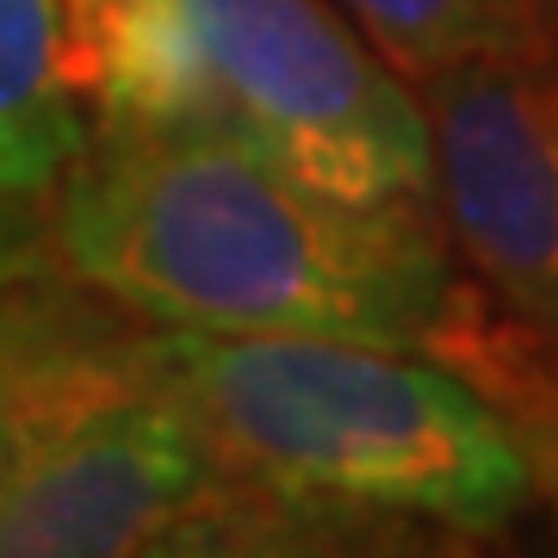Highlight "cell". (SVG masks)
<instances>
[{"label":"cell","mask_w":558,"mask_h":558,"mask_svg":"<svg viewBox=\"0 0 558 558\" xmlns=\"http://www.w3.org/2000/svg\"><path fill=\"white\" fill-rule=\"evenodd\" d=\"M57 267L149 329L435 348L459 304L428 199H341L223 137L112 131L50 193Z\"/></svg>","instance_id":"obj_1"},{"label":"cell","mask_w":558,"mask_h":558,"mask_svg":"<svg viewBox=\"0 0 558 558\" xmlns=\"http://www.w3.org/2000/svg\"><path fill=\"white\" fill-rule=\"evenodd\" d=\"M149 366L230 478L279 497L416 515L472 539L509 534L539 497L515 416L422 348L149 329Z\"/></svg>","instance_id":"obj_2"},{"label":"cell","mask_w":558,"mask_h":558,"mask_svg":"<svg viewBox=\"0 0 558 558\" xmlns=\"http://www.w3.org/2000/svg\"><path fill=\"white\" fill-rule=\"evenodd\" d=\"M112 131L223 137L341 199H435L422 87L336 0H87Z\"/></svg>","instance_id":"obj_3"},{"label":"cell","mask_w":558,"mask_h":558,"mask_svg":"<svg viewBox=\"0 0 558 558\" xmlns=\"http://www.w3.org/2000/svg\"><path fill=\"white\" fill-rule=\"evenodd\" d=\"M230 465L193 410L137 366L57 416L0 472V558H137L180 515L218 497Z\"/></svg>","instance_id":"obj_4"},{"label":"cell","mask_w":558,"mask_h":558,"mask_svg":"<svg viewBox=\"0 0 558 558\" xmlns=\"http://www.w3.org/2000/svg\"><path fill=\"white\" fill-rule=\"evenodd\" d=\"M422 100L447 236L558 360V50L447 69Z\"/></svg>","instance_id":"obj_5"},{"label":"cell","mask_w":558,"mask_h":558,"mask_svg":"<svg viewBox=\"0 0 558 558\" xmlns=\"http://www.w3.org/2000/svg\"><path fill=\"white\" fill-rule=\"evenodd\" d=\"M149 323L87 292L62 267L0 292V472L57 416L124 379Z\"/></svg>","instance_id":"obj_6"},{"label":"cell","mask_w":558,"mask_h":558,"mask_svg":"<svg viewBox=\"0 0 558 558\" xmlns=\"http://www.w3.org/2000/svg\"><path fill=\"white\" fill-rule=\"evenodd\" d=\"M94 131L87 0H0V193L50 199Z\"/></svg>","instance_id":"obj_7"},{"label":"cell","mask_w":558,"mask_h":558,"mask_svg":"<svg viewBox=\"0 0 558 558\" xmlns=\"http://www.w3.org/2000/svg\"><path fill=\"white\" fill-rule=\"evenodd\" d=\"M465 539L472 534L440 521L279 497L236 478L156 534L137 558H472Z\"/></svg>","instance_id":"obj_8"},{"label":"cell","mask_w":558,"mask_h":558,"mask_svg":"<svg viewBox=\"0 0 558 558\" xmlns=\"http://www.w3.org/2000/svg\"><path fill=\"white\" fill-rule=\"evenodd\" d=\"M336 7L416 87L465 62L558 50V0H336Z\"/></svg>","instance_id":"obj_9"},{"label":"cell","mask_w":558,"mask_h":558,"mask_svg":"<svg viewBox=\"0 0 558 558\" xmlns=\"http://www.w3.org/2000/svg\"><path fill=\"white\" fill-rule=\"evenodd\" d=\"M509 329H497V317H484L478 304L459 292L453 317L440 329V341L428 354H440L447 366H459L465 379L490 391V398L515 416L527 453L539 472V497H553L558 509V360L521 329V348H502Z\"/></svg>","instance_id":"obj_10"},{"label":"cell","mask_w":558,"mask_h":558,"mask_svg":"<svg viewBox=\"0 0 558 558\" xmlns=\"http://www.w3.org/2000/svg\"><path fill=\"white\" fill-rule=\"evenodd\" d=\"M57 267L50 205L38 193H0V292Z\"/></svg>","instance_id":"obj_11"}]
</instances>
